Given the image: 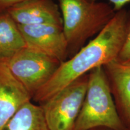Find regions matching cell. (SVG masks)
<instances>
[{"mask_svg": "<svg viewBox=\"0 0 130 130\" xmlns=\"http://www.w3.org/2000/svg\"><path fill=\"white\" fill-rule=\"evenodd\" d=\"M130 28V12H116L113 19L95 37L74 56L61 63L51 78L32 97L41 104L79 78L118 58Z\"/></svg>", "mask_w": 130, "mask_h": 130, "instance_id": "1", "label": "cell"}, {"mask_svg": "<svg viewBox=\"0 0 130 130\" xmlns=\"http://www.w3.org/2000/svg\"><path fill=\"white\" fill-rule=\"evenodd\" d=\"M68 58L74 56L90 37L98 35L116 12L105 3L89 0H58Z\"/></svg>", "mask_w": 130, "mask_h": 130, "instance_id": "2", "label": "cell"}, {"mask_svg": "<svg viewBox=\"0 0 130 130\" xmlns=\"http://www.w3.org/2000/svg\"><path fill=\"white\" fill-rule=\"evenodd\" d=\"M99 127L111 130L123 129L102 66L89 73L87 90L75 130H91Z\"/></svg>", "mask_w": 130, "mask_h": 130, "instance_id": "3", "label": "cell"}, {"mask_svg": "<svg viewBox=\"0 0 130 130\" xmlns=\"http://www.w3.org/2000/svg\"><path fill=\"white\" fill-rule=\"evenodd\" d=\"M89 74L39 104L50 130H75L85 98Z\"/></svg>", "mask_w": 130, "mask_h": 130, "instance_id": "4", "label": "cell"}, {"mask_svg": "<svg viewBox=\"0 0 130 130\" xmlns=\"http://www.w3.org/2000/svg\"><path fill=\"white\" fill-rule=\"evenodd\" d=\"M4 61L32 98L61 64L56 58L28 47L23 48Z\"/></svg>", "mask_w": 130, "mask_h": 130, "instance_id": "5", "label": "cell"}, {"mask_svg": "<svg viewBox=\"0 0 130 130\" xmlns=\"http://www.w3.org/2000/svg\"><path fill=\"white\" fill-rule=\"evenodd\" d=\"M18 27L27 47L52 57L61 63L68 59V43L63 25L44 24L18 25Z\"/></svg>", "mask_w": 130, "mask_h": 130, "instance_id": "6", "label": "cell"}, {"mask_svg": "<svg viewBox=\"0 0 130 130\" xmlns=\"http://www.w3.org/2000/svg\"><path fill=\"white\" fill-rule=\"evenodd\" d=\"M32 98L12 74L4 61H0V130L19 108Z\"/></svg>", "mask_w": 130, "mask_h": 130, "instance_id": "7", "label": "cell"}, {"mask_svg": "<svg viewBox=\"0 0 130 130\" xmlns=\"http://www.w3.org/2000/svg\"><path fill=\"white\" fill-rule=\"evenodd\" d=\"M6 12L18 25L63 24L59 6L54 0H28Z\"/></svg>", "mask_w": 130, "mask_h": 130, "instance_id": "8", "label": "cell"}, {"mask_svg": "<svg viewBox=\"0 0 130 130\" xmlns=\"http://www.w3.org/2000/svg\"><path fill=\"white\" fill-rule=\"evenodd\" d=\"M102 67L111 93L130 122V61H122L117 58Z\"/></svg>", "mask_w": 130, "mask_h": 130, "instance_id": "9", "label": "cell"}, {"mask_svg": "<svg viewBox=\"0 0 130 130\" xmlns=\"http://www.w3.org/2000/svg\"><path fill=\"white\" fill-rule=\"evenodd\" d=\"M27 47L18 25L6 11L0 12V61H6Z\"/></svg>", "mask_w": 130, "mask_h": 130, "instance_id": "10", "label": "cell"}, {"mask_svg": "<svg viewBox=\"0 0 130 130\" xmlns=\"http://www.w3.org/2000/svg\"><path fill=\"white\" fill-rule=\"evenodd\" d=\"M2 130H50L41 106L31 101L24 104Z\"/></svg>", "mask_w": 130, "mask_h": 130, "instance_id": "11", "label": "cell"}, {"mask_svg": "<svg viewBox=\"0 0 130 130\" xmlns=\"http://www.w3.org/2000/svg\"><path fill=\"white\" fill-rule=\"evenodd\" d=\"M118 59L122 61H130V28Z\"/></svg>", "mask_w": 130, "mask_h": 130, "instance_id": "12", "label": "cell"}, {"mask_svg": "<svg viewBox=\"0 0 130 130\" xmlns=\"http://www.w3.org/2000/svg\"><path fill=\"white\" fill-rule=\"evenodd\" d=\"M28 0H0V12H4L12 6Z\"/></svg>", "mask_w": 130, "mask_h": 130, "instance_id": "13", "label": "cell"}, {"mask_svg": "<svg viewBox=\"0 0 130 130\" xmlns=\"http://www.w3.org/2000/svg\"><path fill=\"white\" fill-rule=\"evenodd\" d=\"M90 1H97V0H89ZM113 4V7L115 12L124 9V6L130 3V0H108Z\"/></svg>", "mask_w": 130, "mask_h": 130, "instance_id": "14", "label": "cell"}, {"mask_svg": "<svg viewBox=\"0 0 130 130\" xmlns=\"http://www.w3.org/2000/svg\"></svg>", "mask_w": 130, "mask_h": 130, "instance_id": "15", "label": "cell"}]
</instances>
